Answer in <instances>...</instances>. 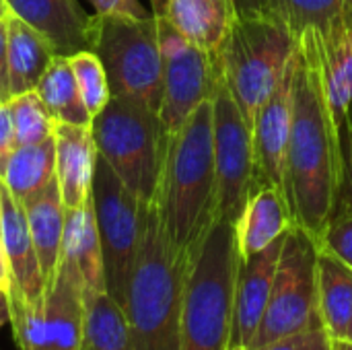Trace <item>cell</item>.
<instances>
[{"mask_svg": "<svg viewBox=\"0 0 352 350\" xmlns=\"http://www.w3.org/2000/svg\"><path fill=\"white\" fill-rule=\"evenodd\" d=\"M328 350H330V349H328Z\"/></svg>", "mask_w": 352, "mask_h": 350, "instance_id": "bcb514c9", "label": "cell"}, {"mask_svg": "<svg viewBox=\"0 0 352 350\" xmlns=\"http://www.w3.org/2000/svg\"><path fill=\"white\" fill-rule=\"evenodd\" d=\"M95 6V14L99 17H132V19H144L153 12H148L140 0H91Z\"/></svg>", "mask_w": 352, "mask_h": 350, "instance_id": "836d02e7", "label": "cell"}, {"mask_svg": "<svg viewBox=\"0 0 352 350\" xmlns=\"http://www.w3.org/2000/svg\"><path fill=\"white\" fill-rule=\"evenodd\" d=\"M297 50L287 66L285 76L268 99L260 105L252 136H254V161L256 175L254 182H268L285 190V169H287V146L293 124V85H295ZM287 194V192H285Z\"/></svg>", "mask_w": 352, "mask_h": 350, "instance_id": "4fadbf2b", "label": "cell"}, {"mask_svg": "<svg viewBox=\"0 0 352 350\" xmlns=\"http://www.w3.org/2000/svg\"><path fill=\"white\" fill-rule=\"evenodd\" d=\"M157 17L167 19L194 45L219 54L233 21V4L231 0H165Z\"/></svg>", "mask_w": 352, "mask_h": 350, "instance_id": "7402d4cb", "label": "cell"}, {"mask_svg": "<svg viewBox=\"0 0 352 350\" xmlns=\"http://www.w3.org/2000/svg\"><path fill=\"white\" fill-rule=\"evenodd\" d=\"M297 41V35L274 19L233 14L217 56L221 78L250 128L260 105L285 76Z\"/></svg>", "mask_w": 352, "mask_h": 350, "instance_id": "5b68a950", "label": "cell"}, {"mask_svg": "<svg viewBox=\"0 0 352 350\" xmlns=\"http://www.w3.org/2000/svg\"><path fill=\"white\" fill-rule=\"evenodd\" d=\"M346 338H349V340H352V320H351V324H349V332H346Z\"/></svg>", "mask_w": 352, "mask_h": 350, "instance_id": "b9f144b4", "label": "cell"}, {"mask_svg": "<svg viewBox=\"0 0 352 350\" xmlns=\"http://www.w3.org/2000/svg\"><path fill=\"white\" fill-rule=\"evenodd\" d=\"M8 10L41 33L58 56L91 50L95 14L76 0H6Z\"/></svg>", "mask_w": 352, "mask_h": 350, "instance_id": "5bb4252c", "label": "cell"}, {"mask_svg": "<svg viewBox=\"0 0 352 350\" xmlns=\"http://www.w3.org/2000/svg\"><path fill=\"white\" fill-rule=\"evenodd\" d=\"M60 262H66L78 270V274L82 276L85 289L107 291L101 243H99L97 221H95L91 198L78 208H66V225H64Z\"/></svg>", "mask_w": 352, "mask_h": 350, "instance_id": "603a6c76", "label": "cell"}, {"mask_svg": "<svg viewBox=\"0 0 352 350\" xmlns=\"http://www.w3.org/2000/svg\"><path fill=\"white\" fill-rule=\"evenodd\" d=\"M157 25L163 54V97L159 120L165 138H171L200 103L212 99L221 80V66L217 54L188 41L167 19L157 17Z\"/></svg>", "mask_w": 352, "mask_h": 350, "instance_id": "30bf717a", "label": "cell"}, {"mask_svg": "<svg viewBox=\"0 0 352 350\" xmlns=\"http://www.w3.org/2000/svg\"><path fill=\"white\" fill-rule=\"evenodd\" d=\"M6 85L12 99L14 95L35 91L47 64L58 54L41 33L10 10L6 14Z\"/></svg>", "mask_w": 352, "mask_h": 350, "instance_id": "44dd1931", "label": "cell"}, {"mask_svg": "<svg viewBox=\"0 0 352 350\" xmlns=\"http://www.w3.org/2000/svg\"><path fill=\"white\" fill-rule=\"evenodd\" d=\"M82 350H87V349H82Z\"/></svg>", "mask_w": 352, "mask_h": 350, "instance_id": "ee69618b", "label": "cell"}, {"mask_svg": "<svg viewBox=\"0 0 352 350\" xmlns=\"http://www.w3.org/2000/svg\"><path fill=\"white\" fill-rule=\"evenodd\" d=\"M56 179L66 208H78L91 198L97 149L91 128L56 122Z\"/></svg>", "mask_w": 352, "mask_h": 350, "instance_id": "d6986e66", "label": "cell"}, {"mask_svg": "<svg viewBox=\"0 0 352 350\" xmlns=\"http://www.w3.org/2000/svg\"><path fill=\"white\" fill-rule=\"evenodd\" d=\"M85 349L134 350L124 307L107 291L85 289Z\"/></svg>", "mask_w": 352, "mask_h": 350, "instance_id": "4316f807", "label": "cell"}, {"mask_svg": "<svg viewBox=\"0 0 352 350\" xmlns=\"http://www.w3.org/2000/svg\"><path fill=\"white\" fill-rule=\"evenodd\" d=\"M283 243L285 237L276 239L266 250L241 260L235 287V318L231 347H252V340L260 328L272 293Z\"/></svg>", "mask_w": 352, "mask_h": 350, "instance_id": "2e32d148", "label": "cell"}, {"mask_svg": "<svg viewBox=\"0 0 352 350\" xmlns=\"http://www.w3.org/2000/svg\"><path fill=\"white\" fill-rule=\"evenodd\" d=\"M342 155H344V169H346V188H349L351 198L344 204H340L338 208L352 206V105L351 109H349L344 128H342Z\"/></svg>", "mask_w": 352, "mask_h": 350, "instance_id": "e575fe53", "label": "cell"}, {"mask_svg": "<svg viewBox=\"0 0 352 350\" xmlns=\"http://www.w3.org/2000/svg\"><path fill=\"white\" fill-rule=\"evenodd\" d=\"M188 262L171 241L155 198L142 202L136 258L124 305L134 350H182Z\"/></svg>", "mask_w": 352, "mask_h": 350, "instance_id": "7a4b0ae2", "label": "cell"}, {"mask_svg": "<svg viewBox=\"0 0 352 350\" xmlns=\"http://www.w3.org/2000/svg\"><path fill=\"white\" fill-rule=\"evenodd\" d=\"M229 350H248V349H243V347H231Z\"/></svg>", "mask_w": 352, "mask_h": 350, "instance_id": "7bdbcfd3", "label": "cell"}, {"mask_svg": "<svg viewBox=\"0 0 352 350\" xmlns=\"http://www.w3.org/2000/svg\"><path fill=\"white\" fill-rule=\"evenodd\" d=\"M318 248L330 252L352 268V206H342L336 210V215L320 235Z\"/></svg>", "mask_w": 352, "mask_h": 350, "instance_id": "4dcf8cb0", "label": "cell"}, {"mask_svg": "<svg viewBox=\"0 0 352 350\" xmlns=\"http://www.w3.org/2000/svg\"><path fill=\"white\" fill-rule=\"evenodd\" d=\"M8 14V2L6 0H0V17Z\"/></svg>", "mask_w": 352, "mask_h": 350, "instance_id": "60d3db41", "label": "cell"}, {"mask_svg": "<svg viewBox=\"0 0 352 350\" xmlns=\"http://www.w3.org/2000/svg\"><path fill=\"white\" fill-rule=\"evenodd\" d=\"M293 225L295 219L285 190L268 182H254L248 202L235 221L239 258L245 260L266 250L270 243L285 237Z\"/></svg>", "mask_w": 352, "mask_h": 350, "instance_id": "e0dca14e", "label": "cell"}, {"mask_svg": "<svg viewBox=\"0 0 352 350\" xmlns=\"http://www.w3.org/2000/svg\"><path fill=\"white\" fill-rule=\"evenodd\" d=\"M68 60H70V66H72V72H74L82 103L87 105L89 113L95 118L111 99L107 72H105L99 56L95 52H91V50L76 52Z\"/></svg>", "mask_w": 352, "mask_h": 350, "instance_id": "f546056e", "label": "cell"}, {"mask_svg": "<svg viewBox=\"0 0 352 350\" xmlns=\"http://www.w3.org/2000/svg\"><path fill=\"white\" fill-rule=\"evenodd\" d=\"M10 268H8V260H6V252L2 245V237H0V289L6 293V297L10 295Z\"/></svg>", "mask_w": 352, "mask_h": 350, "instance_id": "8d00e7d4", "label": "cell"}, {"mask_svg": "<svg viewBox=\"0 0 352 350\" xmlns=\"http://www.w3.org/2000/svg\"><path fill=\"white\" fill-rule=\"evenodd\" d=\"M91 52L107 72L111 97H132L159 111L163 54L155 14L144 19L95 14Z\"/></svg>", "mask_w": 352, "mask_h": 350, "instance_id": "52a82bcc", "label": "cell"}, {"mask_svg": "<svg viewBox=\"0 0 352 350\" xmlns=\"http://www.w3.org/2000/svg\"><path fill=\"white\" fill-rule=\"evenodd\" d=\"M346 188L342 136L328 109L320 66L307 35L297 41L293 124L285 192L295 225L316 241L336 215Z\"/></svg>", "mask_w": 352, "mask_h": 350, "instance_id": "6da1fadb", "label": "cell"}, {"mask_svg": "<svg viewBox=\"0 0 352 350\" xmlns=\"http://www.w3.org/2000/svg\"><path fill=\"white\" fill-rule=\"evenodd\" d=\"M31 239L37 252L41 276L45 283V293L56 283L60 260H62V241H64V225H66V206L58 188V179L54 177L45 188L27 196L23 200Z\"/></svg>", "mask_w": 352, "mask_h": 350, "instance_id": "ffe728a7", "label": "cell"}, {"mask_svg": "<svg viewBox=\"0 0 352 350\" xmlns=\"http://www.w3.org/2000/svg\"><path fill=\"white\" fill-rule=\"evenodd\" d=\"M316 268L318 241L305 229L293 225L285 235L272 293L250 349L322 326Z\"/></svg>", "mask_w": 352, "mask_h": 350, "instance_id": "ba28073f", "label": "cell"}, {"mask_svg": "<svg viewBox=\"0 0 352 350\" xmlns=\"http://www.w3.org/2000/svg\"><path fill=\"white\" fill-rule=\"evenodd\" d=\"M330 350H352V340L349 338H330Z\"/></svg>", "mask_w": 352, "mask_h": 350, "instance_id": "f35d334b", "label": "cell"}, {"mask_svg": "<svg viewBox=\"0 0 352 350\" xmlns=\"http://www.w3.org/2000/svg\"><path fill=\"white\" fill-rule=\"evenodd\" d=\"M318 311L330 338H346L352 320V268L318 248Z\"/></svg>", "mask_w": 352, "mask_h": 350, "instance_id": "cb8c5ba5", "label": "cell"}, {"mask_svg": "<svg viewBox=\"0 0 352 350\" xmlns=\"http://www.w3.org/2000/svg\"><path fill=\"white\" fill-rule=\"evenodd\" d=\"M330 349V334L324 326H316L295 336H287L262 347L250 350H328Z\"/></svg>", "mask_w": 352, "mask_h": 350, "instance_id": "1f68e13d", "label": "cell"}, {"mask_svg": "<svg viewBox=\"0 0 352 350\" xmlns=\"http://www.w3.org/2000/svg\"><path fill=\"white\" fill-rule=\"evenodd\" d=\"M8 107L19 144H37L54 136L56 120L35 91L14 95Z\"/></svg>", "mask_w": 352, "mask_h": 350, "instance_id": "f1b7e54d", "label": "cell"}, {"mask_svg": "<svg viewBox=\"0 0 352 350\" xmlns=\"http://www.w3.org/2000/svg\"><path fill=\"white\" fill-rule=\"evenodd\" d=\"M6 14L0 17V103H6L8 97V85H6Z\"/></svg>", "mask_w": 352, "mask_h": 350, "instance_id": "d590c367", "label": "cell"}, {"mask_svg": "<svg viewBox=\"0 0 352 350\" xmlns=\"http://www.w3.org/2000/svg\"><path fill=\"white\" fill-rule=\"evenodd\" d=\"M35 93L39 95V99L56 122L91 128L93 116L82 103L70 60L66 56L52 58L43 76L37 83Z\"/></svg>", "mask_w": 352, "mask_h": 350, "instance_id": "484cf974", "label": "cell"}, {"mask_svg": "<svg viewBox=\"0 0 352 350\" xmlns=\"http://www.w3.org/2000/svg\"><path fill=\"white\" fill-rule=\"evenodd\" d=\"M239 264L235 225L217 219L188 262L182 350L231 349Z\"/></svg>", "mask_w": 352, "mask_h": 350, "instance_id": "277c9868", "label": "cell"}, {"mask_svg": "<svg viewBox=\"0 0 352 350\" xmlns=\"http://www.w3.org/2000/svg\"><path fill=\"white\" fill-rule=\"evenodd\" d=\"M4 324H10V305L6 293L0 291V330L4 328Z\"/></svg>", "mask_w": 352, "mask_h": 350, "instance_id": "74e56055", "label": "cell"}, {"mask_svg": "<svg viewBox=\"0 0 352 350\" xmlns=\"http://www.w3.org/2000/svg\"><path fill=\"white\" fill-rule=\"evenodd\" d=\"M0 291H2V289H0Z\"/></svg>", "mask_w": 352, "mask_h": 350, "instance_id": "f6af8a7d", "label": "cell"}, {"mask_svg": "<svg viewBox=\"0 0 352 350\" xmlns=\"http://www.w3.org/2000/svg\"><path fill=\"white\" fill-rule=\"evenodd\" d=\"M56 177V138L37 144H19L12 153L2 182L19 198L39 192Z\"/></svg>", "mask_w": 352, "mask_h": 350, "instance_id": "83f0119b", "label": "cell"}, {"mask_svg": "<svg viewBox=\"0 0 352 350\" xmlns=\"http://www.w3.org/2000/svg\"><path fill=\"white\" fill-rule=\"evenodd\" d=\"M97 155L140 202H151L159 188L167 138L159 111L132 97H111L91 124Z\"/></svg>", "mask_w": 352, "mask_h": 350, "instance_id": "8992f818", "label": "cell"}, {"mask_svg": "<svg viewBox=\"0 0 352 350\" xmlns=\"http://www.w3.org/2000/svg\"><path fill=\"white\" fill-rule=\"evenodd\" d=\"M342 17L352 23V0H342Z\"/></svg>", "mask_w": 352, "mask_h": 350, "instance_id": "ab89813d", "label": "cell"}, {"mask_svg": "<svg viewBox=\"0 0 352 350\" xmlns=\"http://www.w3.org/2000/svg\"><path fill=\"white\" fill-rule=\"evenodd\" d=\"M19 142H16V134H14V126H12V116H10V107L8 101L0 103V177H4L6 165L12 157V153L16 151Z\"/></svg>", "mask_w": 352, "mask_h": 350, "instance_id": "d6a6232c", "label": "cell"}, {"mask_svg": "<svg viewBox=\"0 0 352 350\" xmlns=\"http://www.w3.org/2000/svg\"><path fill=\"white\" fill-rule=\"evenodd\" d=\"M85 283L78 270L60 262L56 283L45 293L41 350L85 349Z\"/></svg>", "mask_w": 352, "mask_h": 350, "instance_id": "ac0fdd59", "label": "cell"}, {"mask_svg": "<svg viewBox=\"0 0 352 350\" xmlns=\"http://www.w3.org/2000/svg\"><path fill=\"white\" fill-rule=\"evenodd\" d=\"M0 237L10 268V307L43 309L45 283L31 239L23 200H19L0 177Z\"/></svg>", "mask_w": 352, "mask_h": 350, "instance_id": "7c38bea8", "label": "cell"}, {"mask_svg": "<svg viewBox=\"0 0 352 350\" xmlns=\"http://www.w3.org/2000/svg\"><path fill=\"white\" fill-rule=\"evenodd\" d=\"M233 14H256L287 25L297 39L342 17V0H231Z\"/></svg>", "mask_w": 352, "mask_h": 350, "instance_id": "d4e9b609", "label": "cell"}, {"mask_svg": "<svg viewBox=\"0 0 352 350\" xmlns=\"http://www.w3.org/2000/svg\"><path fill=\"white\" fill-rule=\"evenodd\" d=\"M303 35L316 52L326 103L342 136L352 105V23L340 17L326 29H309Z\"/></svg>", "mask_w": 352, "mask_h": 350, "instance_id": "9a60e30c", "label": "cell"}, {"mask_svg": "<svg viewBox=\"0 0 352 350\" xmlns=\"http://www.w3.org/2000/svg\"><path fill=\"white\" fill-rule=\"evenodd\" d=\"M217 219L235 225L256 175L254 136L223 78L212 95Z\"/></svg>", "mask_w": 352, "mask_h": 350, "instance_id": "8fae6325", "label": "cell"}, {"mask_svg": "<svg viewBox=\"0 0 352 350\" xmlns=\"http://www.w3.org/2000/svg\"><path fill=\"white\" fill-rule=\"evenodd\" d=\"M155 202L171 241L190 260L217 221L212 99L167 138Z\"/></svg>", "mask_w": 352, "mask_h": 350, "instance_id": "3957f363", "label": "cell"}, {"mask_svg": "<svg viewBox=\"0 0 352 350\" xmlns=\"http://www.w3.org/2000/svg\"><path fill=\"white\" fill-rule=\"evenodd\" d=\"M91 200L103 256L105 289L124 307L136 258L142 202L126 188L101 155L95 159Z\"/></svg>", "mask_w": 352, "mask_h": 350, "instance_id": "9c48e42d", "label": "cell"}]
</instances>
